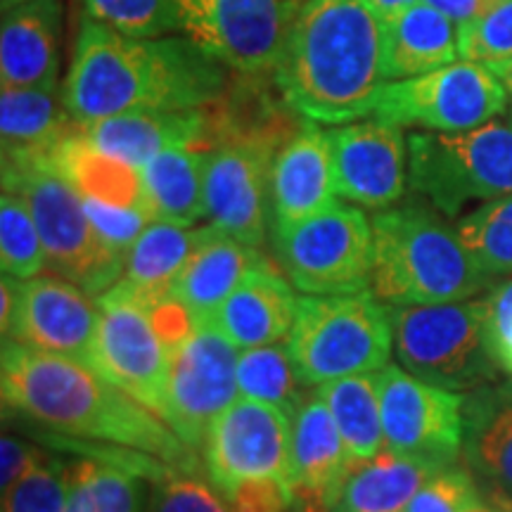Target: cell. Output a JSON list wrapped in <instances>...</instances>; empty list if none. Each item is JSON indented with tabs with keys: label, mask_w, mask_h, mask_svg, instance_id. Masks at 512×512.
I'll return each instance as SVG.
<instances>
[{
	"label": "cell",
	"mask_w": 512,
	"mask_h": 512,
	"mask_svg": "<svg viewBox=\"0 0 512 512\" xmlns=\"http://www.w3.org/2000/svg\"><path fill=\"white\" fill-rule=\"evenodd\" d=\"M226 69L188 36H124L83 17L62 98L79 126L126 112L204 110L226 91Z\"/></svg>",
	"instance_id": "6da1fadb"
},
{
	"label": "cell",
	"mask_w": 512,
	"mask_h": 512,
	"mask_svg": "<svg viewBox=\"0 0 512 512\" xmlns=\"http://www.w3.org/2000/svg\"><path fill=\"white\" fill-rule=\"evenodd\" d=\"M0 389L5 411L74 439L150 453L185 472H197L195 451L166 422L86 363L3 339Z\"/></svg>",
	"instance_id": "7a4b0ae2"
},
{
	"label": "cell",
	"mask_w": 512,
	"mask_h": 512,
	"mask_svg": "<svg viewBox=\"0 0 512 512\" xmlns=\"http://www.w3.org/2000/svg\"><path fill=\"white\" fill-rule=\"evenodd\" d=\"M384 19L368 0H306L273 83L299 117L351 124L375 112L384 88Z\"/></svg>",
	"instance_id": "3957f363"
},
{
	"label": "cell",
	"mask_w": 512,
	"mask_h": 512,
	"mask_svg": "<svg viewBox=\"0 0 512 512\" xmlns=\"http://www.w3.org/2000/svg\"><path fill=\"white\" fill-rule=\"evenodd\" d=\"M370 287L389 306L467 302L491 283L458 230L432 204L408 202L373 216Z\"/></svg>",
	"instance_id": "277c9868"
},
{
	"label": "cell",
	"mask_w": 512,
	"mask_h": 512,
	"mask_svg": "<svg viewBox=\"0 0 512 512\" xmlns=\"http://www.w3.org/2000/svg\"><path fill=\"white\" fill-rule=\"evenodd\" d=\"M304 387L342 377L380 373L394 349L392 313L373 290L351 294H306L287 337Z\"/></svg>",
	"instance_id": "5b68a950"
},
{
	"label": "cell",
	"mask_w": 512,
	"mask_h": 512,
	"mask_svg": "<svg viewBox=\"0 0 512 512\" xmlns=\"http://www.w3.org/2000/svg\"><path fill=\"white\" fill-rule=\"evenodd\" d=\"M408 183L446 216L467 204L512 195V124H486L458 133L408 136Z\"/></svg>",
	"instance_id": "8992f818"
},
{
	"label": "cell",
	"mask_w": 512,
	"mask_h": 512,
	"mask_svg": "<svg viewBox=\"0 0 512 512\" xmlns=\"http://www.w3.org/2000/svg\"><path fill=\"white\" fill-rule=\"evenodd\" d=\"M399 366L448 392H472L496 380L498 363L486 342L484 299L389 306Z\"/></svg>",
	"instance_id": "52a82bcc"
},
{
	"label": "cell",
	"mask_w": 512,
	"mask_h": 512,
	"mask_svg": "<svg viewBox=\"0 0 512 512\" xmlns=\"http://www.w3.org/2000/svg\"><path fill=\"white\" fill-rule=\"evenodd\" d=\"M3 188L29 202L53 273L91 297H100L119 283L126 256L95 230L83 209V197L53 164L3 174Z\"/></svg>",
	"instance_id": "ba28073f"
},
{
	"label": "cell",
	"mask_w": 512,
	"mask_h": 512,
	"mask_svg": "<svg viewBox=\"0 0 512 512\" xmlns=\"http://www.w3.org/2000/svg\"><path fill=\"white\" fill-rule=\"evenodd\" d=\"M273 228V252L285 278L304 294H351L373 278V221L335 202L309 219Z\"/></svg>",
	"instance_id": "9c48e42d"
},
{
	"label": "cell",
	"mask_w": 512,
	"mask_h": 512,
	"mask_svg": "<svg viewBox=\"0 0 512 512\" xmlns=\"http://www.w3.org/2000/svg\"><path fill=\"white\" fill-rule=\"evenodd\" d=\"M508 93L489 67L453 62L413 79L384 83L373 117L432 133L470 131L508 107Z\"/></svg>",
	"instance_id": "30bf717a"
},
{
	"label": "cell",
	"mask_w": 512,
	"mask_h": 512,
	"mask_svg": "<svg viewBox=\"0 0 512 512\" xmlns=\"http://www.w3.org/2000/svg\"><path fill=\"white\" fill-rule=\"evenodd\" d=\"M306 0H176L178 29L235 74H273Z\"/></svg>",
	"instance_id": "8fae6325"
},
{
	"label": "cell",
	"mask_w": 512,
	"mask_h": 512,
	"mask_svg": "<svg viewBox=\"0 0 512 512\" xmlns=\"http://www.w3.org/2000/svg\"><path fill=\"white\" fill-rule=\"evenodd\" d=\"M95 304L98 332L91 368L164 420L171 349L159 337L150 309L119 285L95 297Z\"/></svg>",
	"instance_id": "7c38bea8"
},
{
	"label": "cell",
	"mask_w": 512,
	"mask_h": 512,
	"mask_svg": "<svg viewBox=\"0 0 512 512\" xmlns=\"http://www.w3.org/2000/svg\"><path fill=\"white\" fill-rule=\"evenodd\" d=\"M238 351L214 320L197 323L171 349L164 422L192 451L207 444L211 425L240 392Z\"/></svg>",
	"instance_id": "4fadbf2b"
},
{
	"label": "cell",
	"mask_w": 512,
	"mask_h": 512,
	"mask_svg": "<svg viewBox=\"0 0 512 512\" xmlns=\"http://www.w3.org/2000/svg\"><path fill=\"white\" fill-rule=\"evenodd\" d=\"M384 448L439 467L458 465L463 456L465 394L422 382L401 366L377 373Z\"/></svg>",
	"instance_id": "5bb4252c"
},
{
	"label": "cell",
	"mask_w": 512,
	"mask_h": 512,
	"mask_svg": "<svg viewBox=\"0 0 512 512\" xmlns=\"http://www.w3.org/2000/svg\"><path fill=\"white\" fill-rule=\"evenodd\" d=\"M204 467L223 498L247 479L273 477L294 484L290 415L252 399L233 401L211 425Z\"/></svg>",
	"instance_id": "9a60e30c"
},
{
	"label": "cell",
	"mask_w": 512,
	"mask_h": 512,
	"mask_svg": "<svg viewBox=\"0 0 512 512\" xmlns=\"http://www.w3.org/2000/svg\"><path fill=\"white\" fill-rule=\"evenodd\" d=\"M271 152L221 143L204 157V219L242 245L259 249L271 226Z\"/></svg>",
	"instance_id": "2e32d148"
},
{
	"label": "cell",
	"mask_w": 512,
	"mask_h": 512,
	"mask_svg": "<svg viewBox=\"0 0 512 512\" xmlns=\"http://www.w3.org/2000/svg\"><path fill=\"white\" fill-rule=\"evenodd\" d=\"M337 197L358 207L389 209L406 192L408 140L380 119L330 128Z\"/></svg>",
	"instance_id": "e0dca14e"
},
{
	"label": "cell",
	"mask_w": 512,
	"mask_h": 512,
	"mask_svg": "<svg viewBox=\"0 0 512 512\" xmlns=\"http://www.w3.org/2000/svg\"><path fill=\"white\" fill-rule=\"evenodd\" d=\"M57 273L24 280L15 325L5 339L93 366L98 304Z\"/></svg>",
	"instance_id": "ac0fdd59"
},
{
	"label": "cell",
	"mask_w": 512,
	"mask_h": 512,
	"mask_svg": "<svg viewBox=\"0 0 512 512\" xmlns=\"http://www.w3.org/2000/svg\"><path fill=\"white\" fill-rule=\"evenodd\" d=\"M271 226H290L337 202L330 133L306 119L271 164Z\"/></svg>",
	"instance_id": "d6986e66"
},
{
	"label": "cell",
	"mask_w": 512,
	"mask_h": 512,
	"mask_svg": "<svg viewBox=\"0 0 512 512\" xmlns=\"http://www.w3.org/2000/svg\"><path fill=\"white\" fill-rule=\"evenodd\" d=\"M351 460L328 403L316 392H304L292 413L294 484L320 512H330L347 482Z\"/></svg>",
	"instance_id": "ffe728a7"
},
{
	"label": "cell",
	"mask_w": 512,
	"mask_h": 512,
	"mask_svg": "<svg viewBox=\"0 0 512 512\" xmlns=\"http://www.w3.org/2000/svg\"><path fill=\"white\" fill-rule=\"evenodd\" d=\"M463 460L491 501H512V380L465 394Z\"/></svg>",
	"instance_id": "44dd1931"
},
{
	"label": "cell",
	"mask_w": 512,
	"mask_h": 512,
	"mask_svg": "<svg viewBox=\"0 0 512 512\" xmlns=\"http://www.w3.org/2000/svg\"><path fill=\"white\" fill-rule=\"evenodd\" d=\"M74 131L76 121L64 107V98L57 88H3V174L53 164L57 147Z\"/></svg>",
	"instance_id": "7402d4cb"
},
{
	"label": "cell",
	"mask_w": 512,
	"mask_h": 512,
	"mask_svg": "<svg viewBox=\"0 0 512 512\" xmlns=\"http://www.w3.org/2000/svg\"><path fill=\"white\" fill-rule=\"evenodd\" d=\"M60 31V0H27L5 10L0 29L3 88H57Z\"/></svg>",
	"instance_id": "603a6c76"
},
{
	"label": "cell",
	"mask_w": 512,
	"mask_h": 512,
	"mask_svg": "<svg viewBox=\"0 0 512 512\" xmlns=\"http://www.w3.org/2000/svg\"><path fill=\"white\" fill-rule=\"evenodd\" d=\"M297 302L290 283L264 261L242 278L214 323L240 351L264 347L290 337Z\"/></svg>",
	"instance_id": "cb8c5ba5"
},
{
	"label": "cell",
	"mask_w": 512,
	"mask_h": 512,
	"mask_svg": "<svg viewBox=\"0 0 512 512\" xmlns=\"http://www.w3.org/2000/svg\"><path fill=\"white\" fill-rule=\"evenodd\" d=\"M76 131L102 152L124 159L136 169H143L150 159L171 147L200 145L209 150L204 110L126 112L93 124H76Z\"/></svg>",
	"instance_id": "d4e9b609"
},
{
	"label": "cell",
	"mask_w": 512,
	"mask_h": 512,
	"mask_svg": "<svg viewBox=\"0 0 512 512\" xmlns=\"http://www.w3.org/2000/svg\"><path fill=\"white\" fill-rule=\"evenodd\" d=\"M264 261V254L256 247L242 245L240 240L209 226L207 238L178 275L169 299L181 304L195 325L207 323L216 318L242 278Z\"/></svg>",
	"instance_id": "484cf974"
},
{
	"label": "cell",
	"mask_w": 512,
	"mask_h": 512,
	"mask_svg": "<svg viewBox=\"0 0 512 512\" xmlns=\"http://www.w3.org/2000/svg\"><path fill=\"white\" fill-rule=\"evenodd\" d=\"M458 57V27L432 5L413 3L384 22V81H403L453 64Z\"/></svg>",
	"instance_id": "4316f807"
},
{
	"label": "cell",
	"mask_w": 512,
	"mask_h": 512,
	"mask_svg": "<svg viewBox=\"0 0 512 512\" xmlns=\"http://www.w3.org/2000/svg\"><path fill=\"white\" fill-rule=\"evenodd\" d=\"M207 228H183L152 221L128 249L119 287L147 309L169 299L178 275L207 238Z\"/></svg>",
	"instance_id": "83f0119b"
},
{
	"label": "cell",
	"mask_w": 512,
	"mask_h": 512,
	"mask_svg": "<svg viewBox=\"0 0 512 512\" xmlns=\"http://www.w3.org/2000/svg\"><path fill=\"white\" fill-rule=\"evenodd\" d=\"M441 470L446 467L384 448L373 460L354 463L330 512H406L422 486Z\"/></svg>",
	"instance_id": "f1b7e54d"
},
{
	"label": "cell",
	"mask_w": 512,
	"mask_h": 512,
	"mask_svg": "<svg viewBox=\"0 0 512 512\" xmlns=\"http://www.w3.org/2000/svg\"><path fill=\"white\" fill-rule=\"evenodd\" d=\"M53 166L64 181L74 185L81 197L114 204V207L143 209L150 214L140 169L102 152L100 147L88 143L79 131H74L57 147Z\"/></svg>",
	"instance_id": "f546056e"
},
{
	"label": "cell",
	"mask_w": 512,
	"mask_h": 512,
	"mask_svg": "<svg viewBox=\"0 0 512 512\" xmlns=\"http://www.w3.org/2000/svg\"><path fill=\"white\" fill-rule=\"evenodd\" d=\"M204 157L200 145L171 147L140 169L152 221L192 228L204 219Z\"/></svg>",
	"instance_id": "4dcf8cb0"
},
{
	"label": "cell",
	"mask_w": 512,
	"mask_h": 512,
	"mask_svg": "<svg viewBox=\"0 0 512 512\" xmlns=\"http://www.w3.org/2000/svg\"><path fill=\"white\" fill-rule=\"evenodd\" d=\"M318 392L328 403L351 460L366 463L380 456L384 451V430L377 373L351 375L320 384Z\"/></svg>",
	"instance_id": "1f68e13d"
},
{
	"label": "cell",
	"mask_w": 512,
	"mask_h": 512,
	"mask_svg": "<svg viewBox=\"0 0 512 512\" xmlns=\"http://www.w3.org/2000/svg\"><path fill=\"white\" fill-rule=\"evenodd\" d=\"M64 489V512H145V477L100 458L69 463Z\"/></svg>",
	"instance_id": "d6a6232c"
},
{
	"label": "cell",
	"mask_w": 512,
	"mask_h": 512,
	"mask_svg": "<svg viewBox=\"0 0 512 512\" xmlns=\"http://www.w3.org/2000/svg\"><path fill=\"white\" fill-rule=\"evenodd\" d=\"M302 387L304 382L294 368L287 339L240 351L238 389L242 399L268 403L292 418L294 408L304 396Z\"/></svg>",
	"instance_id": "836d02e7"
},
{
	"label": "cell",
	"mask_w": 512,
	"mask_h": 512,
	"mask_svg": "<svg viewBox=\"0 0 512 512\" xmlns=\"http://www.w3.org/2000/svg\"><path fill=\"white\" fill-rule=\"evenodd\" d=\"M458 238L486 275L512 273V195L484 202L456 223Z\"/></svg>",
	"instance_id": "e575fe53"
},
{
	"label": "cell",
	"mask_w": 512,
	"mask_h": 512,
	"mask_svg": "<svg viewBox=\"0 0 512 512\" xmlns=\"http://www.w3.org/2000/svg\"><path fill=\"white\" fill-rule=\"evenodd\" d=\"M46 249L29 202L15 192L0 200V266L5 275L31 280L46 266Z\"/></svg>",
	"instance_id": "d590c367"
},
{
	"label": "cell",
	"mask_w": 512,
	"mask_h": 512,
	"mask_svg": "<svg viewBox=\"0 0 512 512\" xmlns=\"http://www.w3.org/2000/svg\"><path fill=\"white\" fill-rule=\"evenodd\" d=\"M86 15L124 36L159 38L178 29L176 0H81Z\"/></svg>",
	"instance_id": "8d00e7d4"
},
{
	"label": "cell",
	"mask_w": 512,
	"mask_h": 512,
	"mask_svg": "<svg viewBox=\"0 0 512 512\" xmlns=\"http://www.w3.org/2000/svg\"><path fill=\"white\" fill-rule=\"evenodd\" d=\"M458 55L482 67L512 60V0H489L458 27Z\"/></svg>",
	"instance_id": "74e56055"
},
{
	"label": "cell",
	"mask_w": 512,
	"mask_h": 512,
	"mask_svg": "<svg viewBox=\"0 0 512 512\" xmlns=\"http://www.w3.org/2000/svg\"><path fill=\"white\" fill-rule=\"evenodd\" d=\"M406 512H505L484 491L465 467H446L432 477L418 496L413 498Z\"/></svg>",
	"instance_id": "f35d334b"
},
{
	"label": "cell",
	"mask_w": 512,
	"mask_h": 512,
	"mask_svg": "<svg viewBox=\"0 0 512 512\" xmlns=\"http://www.w3.org/2000/svg\"><path fill=\"white\" fill-rule=\"evenodd\" d=\"M64 475L67 463L46 453L17 489L3 496V512H64Z\"/></svg>",
	"instance_id": "ab89813d"
},
{
	"label": "cell",
	"mask_w": 512,
	"mask_h": 512,
	"mask_svg": "<svg viewBox=\"0 0 512 512\" xmlns=\"http://www.w3.org/2000/svg\"><path fill=\"white\" fill-rule=\"evenodd\" d=\"M150 512H233L226 498L197 477V472L174 470L155 484L150 496Z\"/></svg>",
	"instance_id": "60d3db41"
},
{
	"label": "cell",
	"mask_w": 512,
	"mask_h": 512,
	"mask_svg": "<svg viewBox=\"0 0 512 512\" xmlns=\"http://www.w3.org/2000/svg\"><path fill=\"white\" fill-rule=\"evenodd\" d=\"M233 512H320L299 494L297 486L283 479H247L226 496Z\"/></svg>",
	"instance_id": "b9f144b4"
},
{
	"label": "cell",
	"mask_w": 512,
	"mask_h": 512,
	"mask_svg": "<svg viewBox=\"0 0 512 512\" xmlns=\"http://www.w3.org/2000/svg\"><path fill=\"white\" fill-rule=\"evenodd\" d=\"M83 209H86L88 219L93 221L95 230L124 256L133 247V242L140 238V233L152 223L150 214L143 209L114 207V204L88 200V197H83Z\"/></svg>",
	"instance_id": "7bdbcfd3"
},
{
	"label": "cell",
	"mask_w": 512,
	"mask_h": 512,
	"mask_svg": "<svg viewBox=\"0 0 512 512\" xmlns=\"http://www.w3.org/2000/svg\"><path fill=\"white\" fill-rule=\"evenodd\" d=\"M486 342L498 368L512 375V280H505L484 297Z\"/></svg>",
	"instance_id": "ee69618b"
},
{
	"label": "cell",
	"mask_w": 512,
	"mask_h": 512,
	"mask_svg": "<svg viewBox=\"0 0 512 512\" xmlns=\"http://www.w3.org/2000/svg\"><path fill=\"white\" fill-rule=\"evenodd\" d=\"M46 458V453L38 451L36 446L27 444L15 434H3L0 439V463H3V472H0V491L3 496L12 494L17 484L29 475L34 467Z\"/></svg>",
	"instance_id": "f6af8a7d"
},
{
	"label": "cell",
	"mask_w": 512,
	"mask_h": 512,
	"mask_svg": "<svg viewBox=\"0 0 512 512\" xmlns=\"http://www.w3.org/2000/svg\"><path fill=\"white\" fill-rule=\"evenodd\" d=\"M19 294H22V283L12 275L3 273V285H0V330H3V339L10 335L12 325H15Z\"/></svg>",
	"instance_id": "bcb514c9"
},
{
	"label": "cell",
	"mask_w": 512,
	"mask_h": 512,
	"mask_svg": "<svg viewBox=\"0 0 512 512\" xmlns=\"http://www.w3.org/2000/svg\"><path fill=\"white\" fill-rule=\"evenodd\" d=\"M422 3L432 5L434 10H439L441 15H446L456 27H460V24L470 22L489 0H422Z\"/></svg>",
	"instance_id": "7dc6e473"
},
{
	"label": "cell",
	"mask_w": 512,
	"mask_h": 512,
	"mask_svg": "<svg viewBox=\"0 0 512 512\" xmlns=\"http://www.w3.org/2000/svg\"><path fill=\"white\" fill-rule=\"evenodd\" d=\"M368 3L373 5V8L377 10V15L387 22V19H392L399 15V12L411 8V5L418 3V0H368Z\"/></svg>",
	"instance_id": "c3c4849f"
},
{
	"label": "cell",
	"mask_w": 512,
	"mask_h": 512,
	"mask_svg": "<svg viewBox=\"0 0 512 512\" xmlns=\"http://www.w3.org/2000/svg\"><path fill=\"white\" fill-rule=\"evenodd\" d=\"M491 72H494L498 76V81L503 83L505 93H508L510 107H512V60L503 62V64H496V67H491Z\"/></svg>",
	"instance_id": "681fc988"
},
{
	"label": "cell",
	"mask_w": 512,
	"mask_h": 512,
	"mask_svg": "<svg viewBox=\"0 0 512 512\" xmlns=\"http://www.w3.org/2000/svg\"><path fill=\"white\" fill-rule=\"evenodd\" d=\"M0 3H3V10H10V8H15V5L27 3V0H0Z\"/></svg>",
	"instance_id": "f907efd6"
},
{
	"label": "cell",
	"mask_w": 512,
	"mask_h": 512,
	"mask_svg": "<svg viewBox=\"0 0 512 512\" xmlns=\"http://www.w3.org/2000/svg\"><path fill=\"white\" fill-rule=\"evenodd\" d=\"M496 505H501V508L505 510V512H512V501H494Z\"/></svg>",
	"instance_id": "816d5d0a"
}]
</instances>
